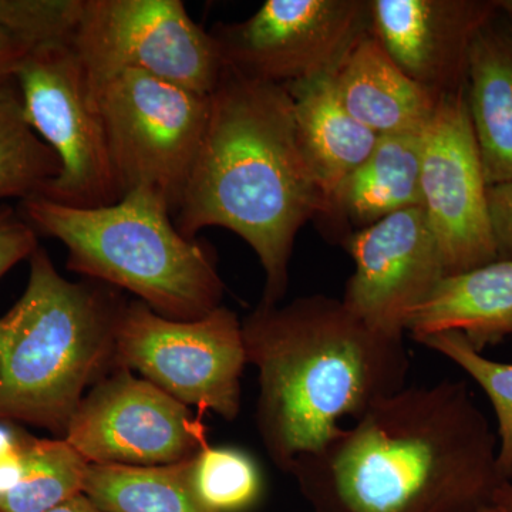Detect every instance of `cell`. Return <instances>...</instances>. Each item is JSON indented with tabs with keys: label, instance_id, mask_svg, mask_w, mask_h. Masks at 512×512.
I'll return each instance as SVG.
<instances>
[{
	"label": "cell",
	"instance_id": "obj_3",
	"mask_svg": "<svg viewBox=\"0 0 512 512\" xmlns=\"http://www.w3.org/2000/svg\"><path fill=\"white\" fill-rule=\"evenodd\" d=\"M248 363L258 370L256 427L266 453L289 474L380 400L406 387L403 336L370 328L342 299L303 296L259 303L242 322Z\"/></svg>",
	"mask_w": 512,
	"mask_h": 512
},
{
	"label": "cell",
	"instance_id": "obj_5",
	"mask_svg": "<svg viewBox=\"0 0 512 512\" xmlns=\"http://www.w3.org/2000/svg\"><path fill=\"white\" fill-rule=\"evenodd\" d=\"M20 214L37 234L62 242L70 271L134 293L164 318L200 319L222 306L214 258L178 231L170 205L150 188L99 208L36 195L20 202Z\"/></svg>",
	"mask_w": 512,
	"mask_h": 512
},
{
	"label": "cell",
	"instance_id": "obj_9",
	"mask_svg": "<svg viewBox=\"0 0 512 512\" xmlns=\"http://www.w3.org/2000/svg\"><path fill=\"white\" fill-rule=\"evenodd\" d=\"M15 83L29 126L62 165L42 197L77 208L120 201L103 121L72 46L32 50L16 70Z\"/></svg>",
	"mask_w": 512,
	"mask_h": 512
},
{
	"label": "cell",
	"instance_id": "obj_20",
	"mask_svg": "<svg viewBox=\"0 0 512 512\" xmlns=\"http://www.w3.org/2000/svg\"><path fill=\"white\" fill-rule=\"evenodd\" d=\"M192 458L167 466L90 464L83 493L106 512H212L192 485Z\"/></svg>",
	"mask_w": 512,
	"mask_h": 512
},
{
	"label": "cell",
	"instance_id": "obj_7",
	"mask_svg": "<svg viewBox=\"0 0 512 512\" xmlns=\"http://www.w3.org/2000/svg\"><path fill=\"white\" fill-rule=\"evenodd\" d=\"M70 46L94 99L127 70L211 96L225 70L210 30L181 0H83Z\"/></svg>",
	"mask_w": 512,
	"mask_h": 512
},
{
	"label": "cell",
	"instance_id": "obj_13",
	"mask_svg": "<svg viewBox=\"0 0 512 512\" xmlns=\"http://www.w3.org/2000/svg\"><path fill=\"white\" fill-rule=\"evenodd\" d=\"M355 272L342 302L370 328L404 336L407 322L446 276L423 208H409L343 239Z\"/></svg>",
	"mask_w": 512,
	"mask_h": 512
},
{
	"label": "cell",
	"instance_id": "obj_17",
	"mask_svg": "<svg viewBox=\"0 0 512 512\" xmlns=\"http://www.w3.org/2000/svg\"><path fill=\"white\" fill-rule=\"evenodd\" d=\"M466 93L485 181L512 180V18L500 9L471 46Z\"/></svg>",
	"mask_w": 512,
	"mask_h": 512
},
{
	"label": "cell",
	"instance_id": "obj_31",
	"mask_svg": "<svg viewBox=\"0 0 512 512\" xmlns=\"http://www.w3.org/2000/svg\"><path fill=\"white\" fill-rule=\"evenodd\" d=\"M498 9L512 18V0H497Z\"/></svg>",
	"mask_w": 512,
	"mask_h": 512
},
{
	"label": "cell",
	"instance_id": "obj_12",
	"mask_svg": "<svg viewBox=\"0 0 512 512\" xmlns=\"http://www.w3.org/2000/svg\"><path fill=\"white\" fill-rule=\"evenodd\" d=\"M487 190L466 90L447 94L424 128L421 154V208L446 275L498 259Z\"/></svg>",
	"mask_w": 512,
	"mask_h": 512
},
{
	"label": "cell",
	"instance_id": "obj_26",
	"mask_svg": "<svg viewBox=\"0 0 512 512\" xmlns=\"http://www.w3.org/2000/svg\"><path fill=\"white\" fill-rule=\"evenodd\" d=\"M39 248L37 232L20 211L0 207V278Z\"/></svg>",
	"mask_w": 512,
	"mask_h": 512
},
{
	"label": "cell",
	"instance_id": "obj_14",
	"mask_svg": "<svg viewBox=\"0 0 512 512\" xmlns=\"http://www.w3.org/2000/svg\"><path fill=\"white\" fill-rule=\"evenodd\" d=\"M370 32L410 79L439 97L467 87L474 40L497 0H369Z\"/></svg>",
	"mask_w": 512,
	"mask_h": 512
},
{
	"label": "cell",
	"instance_id": "obj_6",
	"mask_svg": "<svg viewBox=\"0 0 512 512\" xmlns=\"http://www.w3.org/2000/svg\"><path fill=\"white\" fill-rule=\"evenodd\" d=\"M210 99L138 70L101 87L94 100L121 198L150 188L174 217L204 138Z\"/></svg>",
	"mask_w": 512,
	"mask_h": 512
},
{
	"label": "cell",
	"instance_id": "obj_32",
	"mask_svg": "<svg viewBox=\"0 0 512 512\" xmlns=\"http://www.w3.org/2000/svg\"><path fill=\"white\" fill-rule=\"evenodd\" d=\"M480 512H501L500 507L497 504L491 505V507L485 508V510Z\"/></svg>",
	"mask_w": 512,
	"mask_h": 512
},
{
	"label": "cell",
	"instance_id": "obj_15",
	"mask_svg": "<svg viewBox=\"0 0 512 512\" xmlns=\"http://www.w3.org/2000/svg\"><path fill=\"white\" fill-rule=\"evenodd\" d=\"M333 77L346 110L379 137L423 131L441 100L410 79L372 32L357 40Z\"/></svg>",
	"mask_w": 512,
	"mask_h": 512
},
{
	"label": "cell",
	"instance_id": "obj_24",
	"mask_svg": "<svg viewBox=\"0 0 512 512\" xmlns=\"http://www.w3.org/2000/svg\"><path fill=\"white\" fill-rule=\"evenodd\" d=\"M191 480L195 493L212 512L247 511L262 493L255 461L237 448L205 447L192 458Z\"/></svg>",
	"mask_w": 512,
	"mask_h": 512
},
{
	"label": "cell",
	"instance_id": "obj_28",
	"mask_svg": "<svg viewBox=\"0 0 512 512\" xmlns=\"http://www.w3.org/2000/svg\"><path fill=\"white\" fill-rule=\"evenodd\" d=\"M30 50L0 23V84L13 82L15 73Z\"/></svg>",
	"mask_w": 512,
	"mask_h": 512
},
{
	"label": "cell",
	"instance_id": "obj_2",
	"mask_svg": "<svg viewBox=\"0 0 512 512\" xmlns=\"http://www.w3.org/2000/svg\"><path fill=\"white\" fill-rule=\"evenodd\" d=\"M329 212L288 89L225 69L175 227L190 239L208 227L244 239L264 268L261 303L278 305L299 231L315 218L328 220Z\"/></svg>",
	"mask_w": 512,
	"mask_h": 512
},
{
	"label": "cell",
	"instance_id": "obj_33",
	"mask_svg": "<svg viewBox=\"0 0 512 512\" xmlns=\"http://www.w3.org/2000/svg\"><path fill=\"white\" fill-rule=\"evenodd\" d=\"M0 512H3V511H0Z\"/></svg>",
	"mask_w": 512,
	"mask_h": 512
},
{
	"label": "cell",
	"instance_id": "obj_19",
	"mask_svg": "<svg viewBox=\"0 0 512 512\" xmlns=\"http://www.w3.org/2000/svg\"><path fill=\"white\" fill-rule=\"evenodd\" d=\"M423 131L379 137L373 153L343 184L330 221L348 220L359 231L421 207Z\"/></svg>",
	"mask_w": 512,
	"mask_h": 512
},
{
	"label": "cell",
	"instance_id": "obj_18",
	"mask_svg": "<svg viewBox=\"0 0 512 512\" xmlns=\"http://www.w3.org/2000/svg\"><path fill=\"white\" fill-rule=\"evenodd\" d=\"M333 73L285 86L291 94L303 147L329 201L375 150L379 136L346 110L336 93Z\"/></svg>",
	"mask_w": 512,
	"mask_h": 512
},
{
	"label": "cell",
	"instance_id": "obj_8",
	"mask_svg": "<svg viewBox=\"0 0 512 512\" xmlns=\"http://www.w3.org/2000/svg\"><path fill=\"white\" fill-rule=\"evenodd\" d=\"M237 313L220 306L204 318L173 320L128 302L116 340V367L137 370L175 400L234 420L247 365Z\"/></svg>",
	"mask_w": 512,
	"mask_h": 512
},
{
	"label": "cell",
	"instance_id": "obj_11",
	"mask_svg": "<svg viewBox=\"0 0 512 512\" xmlns=\"http://www.w3.org/2000/svg\"><path fill=\"white\" fill-rule=\"evenodd\" d=\"M64 440L89 464L167 466L208 446L207 427L156 384L114 367L83 397Z\"/></svg>",
	"mask_w": 512,
	"mask_h": 512
},
{
	"label": "cell",
	"instance_id": "obj_22",
	"mask_svg": "<svg viewBox=\"0 0 512 512\" xmlns=\"http://www.w3.org/2000/svg\"><path fill=\"white\" fill-rule=\"evenodd\" d=\"M60 171L59 157L26 120L15 80L0 84V200L43 195Z\"/></svg>",
	"mask_w": 512,
	"mask_h": 512
},
{
	"label": "cell",
	"instance_id": "obj_25",
	"mask_svg": "<svg viewBox=\"0 0 512 512\" xmlns=\"http://www.w3.org/2000/svg\"><path fill=\"white\" fill-rule=\"evenodd\" d=\"M82 9L83 0H0V23L30 52L70 46Z\"/></svg>",
	"mask_w": 512,
	"mask_h": 512
},
{
	"label": "cell",
	"instance_id": "obj_30",
	"mask_svg": "<svg viewBox=\"0 0 512 512\" xmlns=\"http://www.w3.org/2000/svg\"><path fill=\"white\" fill-rule=\"evenodd\" d=\"M495 504L500 507L501 512H512V481H507L498 491Z\"/></svg>",
	"mask_w": 512,
	"mask_h": 512
},
{
	"label": "cell",
	"instance_id": "obj_10",
	"mask_svg": "<svg viewBox=\"0 0 512 512\" xmlns=\"http://www.w3.org/2000/svg\"><path fill=\"white\" fill-rule=\"evenodd\" d=\"M369 32V0H268L248 19L210 30L224 69L278 86L336 72Z\"/></svg>",
	"mask_w": 512,
	"mask_h": 512
},
{
	"label": "cell",
	"instance_id": "obj_21",
	"mask_svg": "<svg viewBox=\"0 0 512 512\" xmlns=\"http://www.w3.org/2000/svg\"><path fill=\"white\" fill-rule=\"evenodd\" d=\"M90 464L64 439L22 433V467L15 487L0 497L3 512H47L83 493Z\"/></svg>",
	"mask_w": 512,
	"mask_h": 512
},
{
	"label": "cell",
	"instance_id": "obj_16",
	"mask_svg": "<svg viewBox=\"0 0 512 512\" xmlns=\"http://www.w3.org/2000/svg\"><path fill=\"white\" fill-rule=\"evenodd\" d=\"M413 339L458 332L478 352L512 336V261L446 275L410 316Z\"/></svg>",
	"mask_w": 512,
	"mask_h": 512
},
{
	"label": "cell",
	"instance_id": "obj_1",
	"mask_svg": "<svg viewBox=\"0 0 512 512\" xmlns=\"http://www.w3.org/2000/svg\"><path fill=\"white\" fill-rule=\"evenodd\" d=\"M289 474L312 512H480L507 483L497 433L453 380L380 400Z\"/></svg>",
	"mask_w": 512,
	"mask_h": 512
},
{
	"label": "cell",
	"instance_id": "obj_4",
	"mask_svg": "<svg viewBox=\"0 0 512 512\" xmlns=\"http://www.w3.org/2000/svg\"><path fill=\"white\" fill-rule=\"evenodd\" d=\"M29 261L22 298L0 318V423L33 424L64 439L87 387L116 367L128 302L113 286L67 281L43 248Z\"/></svg>",
	"mask_w": 512,
	"mask_h": 512
},
{
	"label": "cell",
	"instance_id": "obj_27",
	"mask_svg": "<svg viewBox=\"0 0 512 512\" xmlns=\"http://www.w3.org/2000/svg\"><path fill=\"white\" fill-rule=\"evenodd\" d=\"M487 204L497 258L512 261V180L488 185Z\"/></svg>",
	"mask_w": 512,
	"mask_h": 512
},
{
	"label": "cell",
	"instance_id": "obj_29",
	"mask_svg": "<svg viewBox=\"0 0 512 512\" xmlns=\"http://www.w3.org/2000/svg\"><path fill=\"white\" fill-rule=\"evenodd\" d=\"M47 512H106L101 510L99 505L90 500L86 494L80 493L64 501V503L56 505L55 508Z\"/></svg>",
	"mask_w": 512,
	"mask_h": 512
},
{
	"label": "cell",
	"instance_id": "obj_23",
	"mask_svg": "<svg viewBox=\"0 0 512 512\" xmlns=\"http://www.w3.org/2000/svg\"><path fill=\"white\" fill-rule=\"evenodd\" d=\"M463 369L483 389L497 421L498 466L512 481V363L488 359L458 332H443L417 340Z\"/></svg>",
	"mask_w": 512,
	"mask_h": 512
}]
</instances>
